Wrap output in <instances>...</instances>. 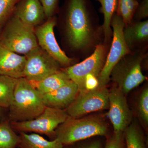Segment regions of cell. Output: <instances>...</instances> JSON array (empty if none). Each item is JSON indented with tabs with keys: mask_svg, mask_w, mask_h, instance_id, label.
<instances>
[{
	"mask_svg": "<svg viewBox=\"0 0 148 148\" xmlns=\"http://www.w3.org/2000/svg\"><path fill=\"white\" fill-rule=\"evenodd\" d=\"M19 148V147H18V148Z\"/></svg>",
	"mask_w": 148,
	"mask_h": 148,
	"instance_id": "33",
	"label": "cell"
},
{
	"mask_svg": "<svg viewBox=\"0 0 148 148\" xmlns=\"http://www.w3.org/2000/svg\"><path fill=\"white\" fill-rule=\"evenodd\" d=\"M109 93L107 87L79 92L66 108V112L71 117L79 118L92 112L109 109Z\"/></svg>",
	"mask_w": 148,
	"mask_h": 148,
	"instance_id": "9",
	"label": "cell"
},
{
	"mask_svg": "<svg viewBox=\"0 0 148 148\" xmlns=\"http://www.w3.org/2000/svg\"><path fill=\"white\" fill-rule=\"evenodd\" d=\"M77 86L72 80L58 89L42 95L46 107L65 110L74 101L78 94Z\"/></svg>",
	"mask_w": 148,
	"mask_h": 148,
	"instance_id": "13",
	"label": "cell"
},
{
	"mask_svg": "<svg viewBox=\"0 0 148 148\" xmlns=\"http://www.w3.org/2000/svg\"><path fill=\"white\" fill-rule=\"evenodd\" d=\"M138 116L145 127L148 125V87L146 86L138 96L137 103Z\"/></svg>",
	"mask_w": 148,
	"mask_h": 148,
	"instance_id": "24",
	"label": "cell"
},
{
	"mask_svg": "<svg viewBox=\"0 0 148 148\" xmlns=\"http://www.w3.org/2000/svg\"><path fill=\"white\" fill-rule=\"evenodd\" d=\"M111 44L103 42L97 45L93 53L84 60L64 69L70 79L77 84L79 92L86 91V77L92 75L98 78L103 70Z\"/></svg>",
	"mask_w": 148,
	"mask_h": 148,
	"instance_id": "6",
	"label": "cell"
},
{
	"mask_svg": "<svg viewBox=\"0 0 148 148\" xmlns=\"http://www.w3.org/2000/svg\"><path fill=\"white\" fill-rule=\"evenodd\" d=\"M45 108L42 95L33 84L25 78L18 79L13 101L9 108L10 122L34 119L39 116Z\"/></svg>",
	"mask_w": 148,
	"mask_h": 148,
	"instance_id": "2",
	"label": "cell"
},
{
	"mask_svg": "<svg viewBox=\"0 0 148 148\" xmlns=\"http://www.w3.org/2000/svg\"><path fill=\"white\" fill-rule=\"evenodd\" d=\"M19 0H0V27L14 12Z\"/></svg>",
	"mask_w": 148,
	"mask_h": 148,
	"instance_id": "25",
	"label": "cell"
},
{
	"mask_svg": "<svg viewBox=\"0 0 148 148\" xmlns=\"http://www.w3.org/2000/svg\"><path fill=\"white\" fill-rule=\"evenodd\" d=\"M111 27L112 30V38L106 63L98 77V88L107 87L110 81V76L114 67L125 55L132 52L123 38L125 25L122 18L116 12L112 18Z\"/></svg>",
	"mask_w": 148,
	"mask_h": 148,
	"instance_id": "7",
	"label": "cell"
},
{
	"mask_svg": "<svg viewBox=\"0 0 148 148\" xmlns=\"http://www.w3.org/2000/svg\"><path fill=\"white\" fill-rule=\"evenodd\" d=\"M0 43L9 50L24 56L39 47L34 29L14 14L0 36Z\"/></svg>",
	"mask_w": 148,
	"mask_h": 148,
	"instance_id": "5",
	"label": "cell"
},
{
	"mask_svg": "<svg viewBox=\"0 0 148 148\" xmlns=\"http://www.w3.org/2000/svg\"><path fill=\"white\" fill-rule=\"evenodd\" d=\"M14 14L22 22L34 29L41 24L46 17L39 0H19Z\"/></svg>",
	"mask_w": 148,
	"mask_h": 148,
	"instance_id": "14",
	"label": "cell"
},
{
	"mask_svg": "<svg viewBox=\"0 0 148 148\" xmlns=\"http://www.w3.org/2000/svg\"><path fill=\"white\" fill-rule=\"evenodd\" d=\"M123 35L125 41L132 52L147 45L148 20H132L125 27Z\"/></svg>",
	"mask_w": 148,
	"mask_h": 148,
	"instance_id": "16",
	"label": "cell"
},
{
	"mask_svg": "<svg viewBox=\"0 0 148 148\" xmlns=\"http://www.w3.org/2000/svg\"><path fill=\"white\" fill-rule=\"evenodd\" d=\"M69 116L66 110L46 107L43 112L34 119L10 123L12 128L19 132H33L42 134L53 140L56 130Z\"/></svg>",
	"mask_w": 148,
	"mask_h": 148,
	"instance_id": "8",
	"label": "cell"
},
{
	"mask_svg": "<svg viewBox=\"0 0 148 148\" xmlns=\"http://www.w3.org/2000/svg\"><path fill=\"white\" fill-rule=\"evenodd\" d=\"M147 50V45L125 55L112 70L110 80L125 96L147 79L142 67Z\"/></svg>",
	"mask_w": 148,
	"mask_h": 148,
	"instance_id": "3",
	"label": "cell"
},
{
	"mask_svg": "<svg viewBox=\"0 0 148 148\" xmlns=\"http://www.w3.org/2000/svg\"><path fill=\"white\" fill-rule=\"evenodd\" d=\"M25 56L9 50L0 43V75L19 79L24 77Z\"/></svg>",
	"mask_w": 148,
	"mask_h": 148,
	"instance_id": "15",
	"label": "cell"
},
{
	"mask_svg": "<svg viewBox=\"0 0 148 148\" xmlns=\"http://www.w3.org/2000/svg\"><path fill=\"white\" fill-rule=\"evenodd\" d=\"M18 79L0 75V108H9L11 105Z\"/></svg>",
	"mask_w": 148,
	"mask_h": 148,
	"instance_id": "20",
	"label": "cell"
},
{
	"mask_svg": "<svg viewBox=\"0 0 148 148\" xmlns=\"http://www.w3.org/2000/svg\"><path fill=\"white\" fill-rule=\"evenodd\" d=\"M56 24V19L54 17L49 18L34 30L38 44L60 66L66 68L73 65L75 60L67 56L61 48L55 38L54 28Z\"/></svg>",
	"mask_w": 148,
	"mask_h": 148,
	"instance_id": "11",
	"label": "cell"
},
{
	"mask_svg": "<svg viewBox=\"0 0 148 148\" xmlns=\"http://www.w3.org/2000/svg\"><path fill=\"white\" fill-rule=\"evenodd\" d=\"M24 78L32 83L40 81L60 70V65L39 46L25 55Z\"/></svg>",
	"mask_w": 148,
	"mask_h": 148,
	"instance_id": "10",
	"label": "cell"
},
{
	"mask_svg": "<svg viewBox=\"0 0 148 148\" xmlns=\"http://www.w3.org/2000/svg\"><path fill=\"white\" fill-rule=\"evenodd\" d=\"M66 40L72 50L84 58L104 42L102 25L91 0H67L64 8Z\"/></svg>",
	"mask_w": 148,
	"mask_h": 148,
	"instance_id": "1",
	"label": "cell"
},
{
	"mask_svg": "<svg viewBox=\"0 0 148 148\" xmlns=\"http://www.w3.org/2000/svg\"><path fill=\"white\" fill-rule=\"evenodd\" d=\"M98 82V78L92 75H89L86 77L85 87L86 90H93L97 88Z\"/></svg>",
	"mask_w": 148,
	"mask_h": 148,
	"instance_id": "29",
	"label": "cell"
},
{
	"mask_svg": "<svg viewBox=\"0 0 148 148\" xmlns=\"http://www.w3.org/2000/svg\"><path fill=\"white\" fill-rule=\"evenodd\" d=\"M125 148H147L143 130L132 121L123 132Z\"/></svg>",
	"mask_w": 148,
	"mask_h": 148,
	"instance_id": "21",
	"label": "cell"
},
{
	"mask_svg": "<svg viewBox=\"0 0 148 148\" xmlns=\"http://www.w3.org/2000/svg\"><path fill=\"white\" fill-rule=\"evenodd\" d=\"M71 80L64 69H60L40 81L35 83L34 86L42 95L58 89Z\"/></svg>",
	"mask_w": 148,
	"mask_h": 148,
	"instance_id": "19",
	"label": "cell"
},
{
	"mask_svg": "<svg viewBox=\"0 0 148 148\" xmlns=\"http://www.w3.org/2000/svg\"><path fill=\"white\" fill-rule=\"evenodd\" d=\"M138 1L139 2L140 1H141V0H138Z\"/></svg>",
	"mask_w": 148,
	"mask_h": 148,
	"instance_id": "32",
	"label": "cell"
},
{
	"mask_svg": "<svg viewBox=\"0 0 148 148\" xmlns=\"http://www.w3.org/2000/svg\"><path fill=\"white\" fill-rule=\"evenodd\" d=\"M101 5L99 9L103 15L104 21L102 28L104 36V43L111 44L113 32L111 27V22L113 16L116 12L117 8V0H95Z\"/></svg>",
	"mask_w": 148,
	"mask_h": 148,
	"instance_id": "18",
	"label": "cell"
},
{
	"mask_svg": "<svg viewBox=\"0 0 148 148\" xmlns=\"http://www.w3.org/2000/svg\"><path fill=\"white\" fill-rule=\"evenodd\" d=\"M75 148H102V146L100 141L95 140L79 145Z\"/></svg>",
	"mask_w": 148,
	"mask_h": 148,
	"instance_id": "30",
	"label": "cell"
},
{
	"mask_svg": "<svg viewBox=\"0 0 148 148\" xmlns=\"http://www.w3.org/2000/svg\"><path fill=\"white\" fill-rule=\"evenodd\" d=\"M108 112L114 132H123L132 121V115L125 95L114 84L109 93Z\"/></svg>",
	"mask_w": 148,
	"mask_h": 148,
	"instance_id": "12",
	"label": "cell"
},
{
	"mask_svg": "<svg viewBox=\"0 0 148 148\" xmlns=\"http://www.w3.org/2000/svg\"><path fill=\"white\" fill-rule=\"evenodd\" d=\"M1 108H0V109ZM1 111H0V123L2 122L3 121H1Z\"/></svg>",
	"mask_w": 148,
	"mask_h": 148,
	"instance_id": "31",
	"label": "cell"
},
{
	"mask_svg": "<svg viewBox=\"0 0 148 148\" xmlns=\"http://www.w3.org/2000/svg\"><path fill=\"white\" fill-rule=\"evenodd\" d=\"M19 148H64V145L56 139L47 140L38 134H28L24 132L19 134Z\"/></svg>",
	"mask_w": 148,
	"mask_h": 148,
	"instance_id": "17",
	"label": "cell"
},
{
	"mask_svg": "<svg viewBox=\"0 0 148 148\" xmlns=\"http://www.w3.org/2000/svg\"><path fill=\"white\" fill-rule=\"evenodd\" d=\"M105 148H125L123 132H114L107 140Z\"/></svg>",
	"mask_w": 148,
	"mask_h": 148,
	"instance_id": "26",
	"label": "cell"
},
{
	"mask_svg": "<svg viewBox=\"0 0 148 148\" xmlns=\"http://www.w3.org/2000/svg\"><path fill=\"white\" fill-rule=\"evenodd\" d=\"M108 127L104 120L97 116L74 118L69 116L55 130L54 139L64 145L74 143L95 136H106Z\"/></svg>",
	"mask_w": 148,
	"mask_h": 148,
	"instance_id": "4",
	"label": "cell"
},
{
	"mask_svg": "<svg viewBox=\"0 0 148 148\" xmlns=\"http://www.w3.org/2000/svg\"><path fill=\"white\" fill-rule=\"evenodd\" d=\"M139 3L138 0H117L116 13L122 18L125 26L132 21Z\"/></svg>",
	"mask_w": 148,
	"mask_h": 148,
	"instance_id": "23",
	"label": "cell"
},
{
	"mask_svg": "<svg viewBox=\"0 0 148 148\" xmlns=\"http://www.w3.org/2000/svg\"><path fill=\"white\" fill-rule=\"evenodd\" d=\"M19 142V135L12 127L10 122L0 123V148H17Z\"/></svg>",
	"mask_w": 148,
	"mask_h": 148,
	"instance_id": "22",
	"label": "cell"
},
{
	"mask_svg": "<svg viewBox=\"0 0 148 148\" xmlns=\"http://www.w3.org/2000/svg\"><path fill=\"white\" fill-rule=\"evenodd\" d=\"M148 16V0H141L133 15L132 20L142 21Z\"/></svg>",
	"mask_w": 148,
	"mask_h": 148,
	"instance_id": "27",
	"label": "cell"
},
{
	"mask_svg": "<svg viewBox=\"0 0 148 148\" xmlns=\"http://www.w3.org/2000/svg\"><path fill=\"white\" fill-rule=\"evenodd\" d=\"M44 10L46 17H53L58 8L59 0H39Z\"/></svg>",
	"mask_w": 148,
	"mask_h": 148,
	"instance_id": "28",
	"label": "cell"
}]
</instances>
